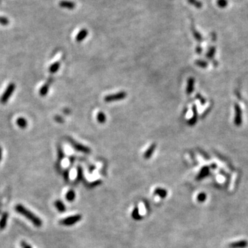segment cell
<instances>
[{"label": "cell", "mask_w": 248, "mask_h": 248, "mask_svg": "<svg viewBox=\"0 0 248 248\" xmlns=\"http://www.w3.org/2000/svg\"><path fill=\"white\" fill-rule=\"evenodd\" d=\"M15 211L18 212L25 218L29 219L31 223L34 225L35 227H40L42 226V221L39 217L35 215L34 213H32L31 211H30L29 209H27L25 207L22 206V204H17L15 206Z\"/></svg>", "instance_id": "1"}, {"label": "cell", "mask_w": 248, "mask_h": 248, "mask_svg": "<svg viewBox=\"0 0 248 248\" xmlns=\"http://www.w3.org/2000/svg\"><path fill=\"white\" fill-rule=\"evenodd\" d=\"M15 88H16V86H15V84L14 83H11L7 86L6 89L4 92L1 98H0V102L2 104H4L7 103L8 101L9 100V99L11 98V97L12 95V94H13Z\"/></svg>", "instance_id": "2"}, {"label": "cell", "mask_w": 248, "mask_h": 248, "mask_svg": "<svg viewBox=\"0 0 248 248\" xmlns=\"http://www.w3.org/2000/svg\"><path fill=\"white\" fill-rule=\"evenodd\" d=\"M81 219V216L80 214H76L75 216H71L67 217V218H65L63 219H61L59 221L60 224L63 225V226H72V225L75 224L76 223H77Z\"/></svg>", "instance_id": "3"}, {"label": "cell", "mask_w": 248, "mask_h": 248, "mask_svg": "<svg viewBox=\"0 0 248 248\" xmlns=\"http://www.w3.org/2000/svg\"><path fill=\"white\" fill-rule=\"evenodd\" d=\"M126 97V93L125 92H121V93L110 94V95L106 96L104 98V101L106 102H112L115 101H119L124 99Z\"/></svg>", "instance_id": "4"}, {"label": "cell", "mask_w": 248, "mask_h": 248, "mask_svg": "<svg viewBox=\"0 0 248 248\" xmlns=\"http://www.w3.org/2000/svg\"><path fill=\"white\" fill-rule=\"evenodd\" d=\"M247 246L248 243L247 241H245V240L234 242L229 245V247L231 248H245Z\"/></svg>", "instance_id": "5"}, {"label": "cell", "mask_w": 248, "mask_h": 248, "mask_svg": "<svg viewBox=\"0 0 248 248\" xmlns=\"http://www.w3.org/2000/svg\"><path fill=\"white\" fill-rule=\"evenodd\" d=\"M59 6L61 8H64L67 9H74L76 6V4L74 3L73 2H70V1H66V0H63V1H61L59 3Z\"/></svg>", "instance_id": "6"}, {"label": "cell", "mask_w": 248, "mask_h": 248, "mask_svg": "<svg viewBox=\"0 0 248 248\" xmlns=\"http://www.w3.org/2000/svg\"><path fill=\"white\" fill-rule=\"evenodd\" d=\"M8 212H4L2 214L1 219H0V229L2 230L6 228L8 223Z\"/></svg>", "instance_id": "7"}, {"label": "cell", "mask_w": 248, "mask_h": 248, "mask_svg": "<svg viewBox=\"0 0 248 248\" xmlns=\"http://www.w3.org/2000/svg\"><path fill=\"white\" fill-rule=\"evenodd\" d=\"M88 35V31L86 29L81 30L80 32L78 33V35L76 36V41L78 42H80L83 41Z\"/></svg>", "instance_id": "8"}, {"label": "cell", "mask_w": 248, "mask_h": 248, "mask_svg": "<svg viewBox=\"0 0 248 248\" xmlns=\"http://www.w3.org/2000/svg\"><path fill=\"white\" fill-rule=\"evenodd\" d=\"M16 123L17 126L22 129H25L28 126V122L26 121V119L23 118V117H19V118L17 119Z\"/></svg>", "instance_id": "9"}, {"label": "cell", "mask_w": 248, "mask_h": 248, "mask_svg": "<svg viewBox=\"0 0 248 248\" xmlns=\"http://www.w3.org/2000/svg\"><path fill=\"white\" fill-rule=\"evenodd\" d=\"M155 194L160 196L161 198H165L168 195V192L165 189L157 188L155 190Z\"/></svg>", "instance_id": "10"}, {"label": "cell", "mask_w": 248, "mask_h": 248, "mask_svg": "<svg viewBox=\"0 0 248 248\" xmlns=\"http://www.w3.org/2000/svg\"><path fill=\"white\" fill-rule=\"evenodd\" d=\"M73 145H74V147H75V149L76 150H79V151H81V152H83L85 153L90 152V150H89V148L83 146V145H82L76 144V143H73Z\"/></svg>", "instance_id": "11"}, {"label": "cell", "mask_w": 248, "mask_h": 248, "mask_svg": "<svg viewBox=\"0 0 248 248\" xmlns=\"http://www.w3.org/2000/svg\"><path fill=\"white\" fill-rule=\"evenodd\" d=\"M55 206L57 209V210L60 212H63L66 210V206H64V204L62 201L59 200H57L55 202Z\"/></svg>", "instance_id": "12"}, {"label": "cell", "mask_w": 248, "mask_h": 248, "mask_svg": "<svg viewBox=\"0 0 248 248\" xmlns=\"http://www.w3.org/2000/svg\"><path fill=\"white\" fill-rule=\"evenodd\" d=\"M48 90H49V83H47L43 85L42 88L40 89L39 90V93H40V95L42 96V97H44L47 94Z\"/></svg>", "instance_id": "13"}, {"label": "cell", "mask_w": 248, "mask_h": 248, "mask_svg": "<svg viewBox=\"0 0 248 248\" xmlns=\"http://www.w3.org/2000/svg\"><path fill=\"white\" fill-rule=\"evenodd\" d=\"M155 148H156V145L155 144H152L151 146L148 148V150H147V151L145 152L144 157L145 158H150V157H151L152 155L153 154V152H154V151H155Z\"/></svg>", "instance_id": "14"}, {"label": "cell", "mask_w": 248, "mask_h": 248, "mask_svg": "<svg viewBox=\"0 0 248 248\" xmlns=\"http://www.w3.org/2000/svg\"><path fill=\"white\" fill-rule=\"evenodd\" d=\"M66 198L68 201H73L75 198V193L73 190L68 191L66 194Z\"/></svg>", "instance_id": "15"}, {"label": "cell", "mask_w": 248, "mask_h": 248, "mask_svg": "<svg viewBox=\"0 0 248 248\" xmlns=\"http://www.w3.org/2000/svg\"><path fill=\"white\" fill-rule=\"evenodd\" d=\"M59 62H55L50 66V67L49 68V71L51 73H57V71L59 68Z\"/></svg>", "instance_id": "16"}, {"label": "cell", "mask_w": 248, "mask_h": 248, "mask_svg": "<svg viewBox=\"0 0 248 248\" xmlns=\"http://www.w3.org/2000/svg\"><path fill=\"white\" fill-rule=\"evenodd\" d=\"M132 217L135 220H139L141 219V215L139 213V209L137 208H135L132 212Z\"/></svg>", "instance_id": "17"}, {"label": "cell", "mask_w": 248, "mask_h": 248, "mask_svg": "<svg viewBox=\"0 0 248 248\" xmlns=\"http://www.w3.org/2000/svg\"><path fill=\"white\" fill-rule=\"evenodd\" d=\"M188 1L190 4L193 5L194 6L197 8H201L203 6V4H202L201 2L198 1V0H188Z\"/></svg>", "instance_id": "18"}, {"label": "cell", "mask_w": 248, "mask_h": 248, "mask_svg": "<svg viewBox=\"0 0 248 248\" xmlns=\"http://www.w3.org/2000/svg\"><path fill=\"white\" fill-rule=\"evenodd\" d=\"M97 121L100 124H104L106 121V116L103 112H99L97 114Z\"/></svg>", "instance_id": "19"}, {"label": "cell", "mask_w": 248, "mask_h": 248, "mask_svg": "<svg viewBox=\"0 0 248 248\" xmlns=\"http://www.w3.org/2000/svg\"><path fill=\"white\" fill-rule=\"evenodd\" d=\"M216 4L219 7L223 8H226L227 6V0H217Z\"/></svg>", "instance_id": "20"}, {"label": "cell", "mask_w": 248, "mask_h": 248, "mask_svg": "<svg viewBox=\"0 0 248 248\" xmlns=\"http://www.w3.org/2000/svg\"><path fill=\"white\" fill-rule=\"evenodd\" d=\"M9 24V19L7 17L0 16V25H7Z\"/></svg>", "instance_id": "21"}, {"label": "cell", "mask_w": 248, "mask_h": 248, "mask_svg": "<svg viewBox=\"0 0 248 248\" xmlns=\"http://www.w3.org/2000/svg\"><path fill=\"white\" fill-rule=\"evenodd\" d=\"M206 195L204 193H201L199 194L197 196V200L199 202H203L206 201Z\"/></svg>", "instance_id": "22"}, {"label": "cell", "mask_w": 248, "mask_h": 248, "mask_svg": "<svg viewBox=\"0 0 248 248\" xmlns=\"http://www.w3.org/2000/svg\"><path fill=\"white\" fill-rule=\"evenodd\" d=\"M21 246L22 248H32L31 245L28 244L25 241H21Z\"/></svg>", "instance_id": "23"}, {"label": "cell", "mask_w": 248, "mask_h": 248, "mask_svg": "<svg viewBox=\"0 0 248 248\" xmlns=\"http://www.w3.org/2000/svg\"><path fill=\"white\" fill-rule=\"evenodd\" d=\"M2 148L0 147V161H1V160H2Z\"/></svg>", "instance_id": "24"}, {"label": "cell", "mask_w": 248, "mask_h": 248, "mask_svg": "<svg viewBox=\"0 0 248 248\" xmlns=\"http://www.w3.org/2000/svg\"><path fill=\"white\" fill-rule=\"evenodd\" d=\"M0 4H1V0H0Z\"/></svg>", "instance_id": "25"}]
</instances>
